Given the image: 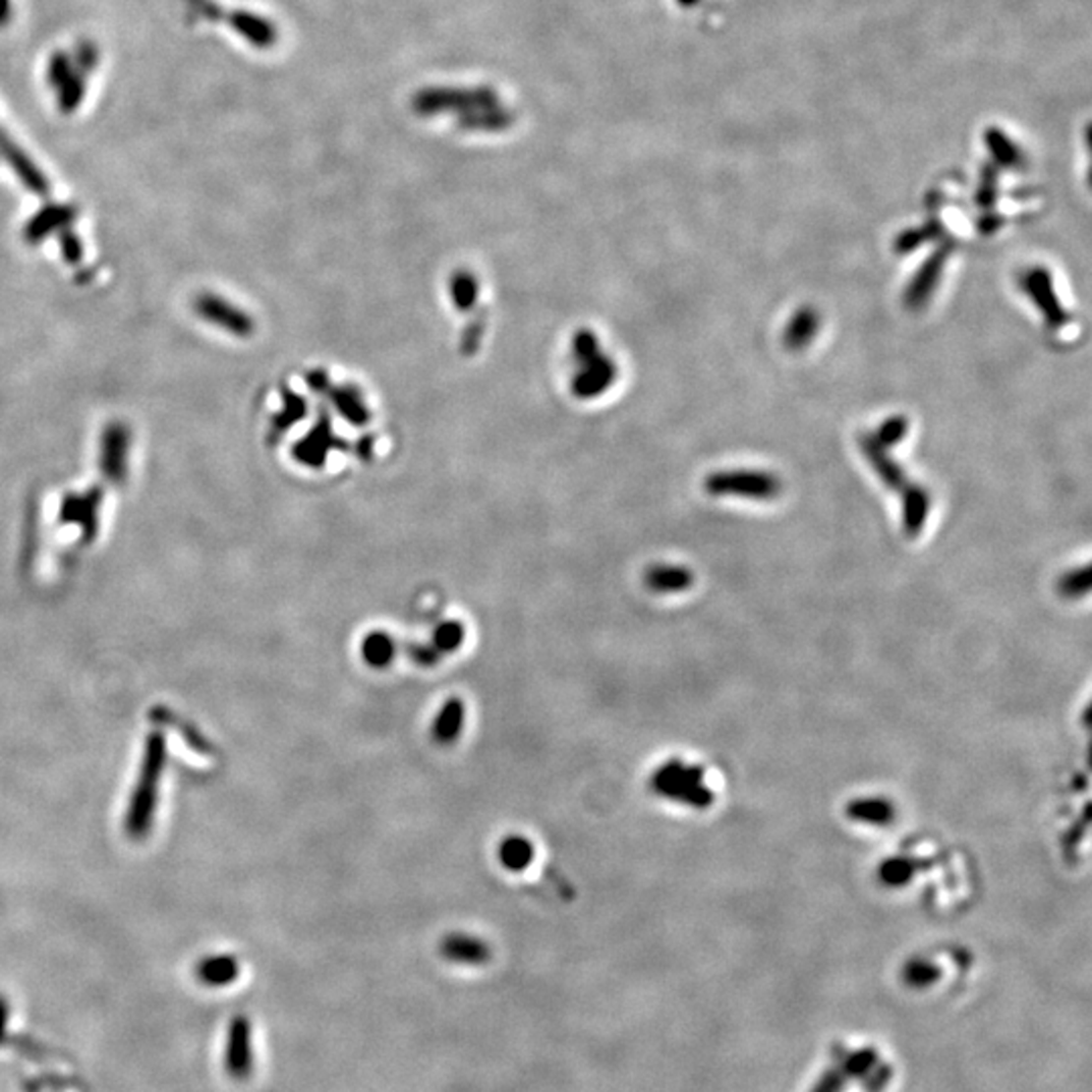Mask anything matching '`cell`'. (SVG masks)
<instances>
[{"instance_id": "21", "label": "cell", "mask_w": 1092, "mask_h": 1092, "mask_svg": "<svg viewBox=\"0 0 1092 1092\" xmlns=\"http://www.w3.org/2000/svg\"><path fill=\"white\" fill-rule=\"evenodd\" d=\"M909 434V419L905 415H893L888 417L874 434V438L878 440V444L882 448H893L897 444H901Z\"/></svg>"}, {"instance_id": "14", "label": "cell", "mask_w": 1092, "mask_h": 1092, "mask_svg": "<svg viewBox=\"0 0 1092 1092\" xmlns=\"http://www.w3.org/2000/svg\"><path fill=\"white\" fill-rule=\"evenodd\" d=\"M498 860L508 872H524L534 862V844L526 836L510 834L498 846Z\"/></svg>"}, {"instance_id": "9", "label": "cell", "mask_w": 1092, "mask_h": 1092, "mask_svg": "<svg viewBox=\"0 0 1092 1092\" xmlns=\"http://www.w3.org/2000/svg\"><path fill=\"white\" fill-rule=\"evenodd\" d=\"M466 727V702L462 698H450L442 704L432 735L440 745L456 743Z\"/></svg>"}, {"instance_id": "1", "label": "cell", "mask_w": 1092, "mask_h": 1092, "mask_svg": "<svg viewBox=\"0 0 1092 1092\" xmlns=\"http://www.w3.org/2000/svg\"><path fill=\"white\" fill-rule=\"evenodd\" d=\"M164 737L160 733H153L147 743V753L140 769L138 785L134 789L128 817H126V829L134 838H142L149 834L153 825V815L157 811L158 785L164 769Z\"/></svg>"}, {"instance_id": "15", "label": "cell", "mask_w": 1092, "mask_h": 1092, "mask_svg": "<svg viewBox=\"0 0 1092 1092\" xmlns=\"http://www.w3.org/2000/svg\"><path fill=\"white\" fill-rule=\"evenodd\" d=\"M397 655L395 639L385 631H370L360 641V657L368 668L385 670Z\"/></svg>"}, {"instance_id": "24", "label": "cell", "mask_w": 1092, "mask_h": 1092, "mask_svg": "<svg viewBox=\"0 0 1092 1092\" xmlns=\"http://www.w3.org/2000/svg\"><path fill=\"white\" fill-rule=\"evenodd\" d=\"M8 1018H10V1005H8V1001L0 995V1044H2L4 1038H6Z\"/></svg>"}, {"instance_id": "7", "label": "cell", "mask_w": 1092, "mask_h": 1092, "mask_svg": "<svg viewBox=\"0 0 1092 1092\" xmlns=\"http://www.w3.org/2000/svg\"><path fill=\"white\" fill-rule=\"evenodd\" d=\"M440 955L456 965L479 967L490 961L492 953L485 940L468 933H452L440 942Z\"/></svg>"}, {"instance_id": "23", "label": "cell", "mask_w": 1092, "mask_h": 1092, "mask_svg": "<svg viewBox=\"0 0 1092 1092\" xmlns=\"http://www.w3.org/2000/svg\"><path fill=\"white\" fill-rule=\"evenodd\" d=\"M1060 589L1065 595H1083L1089 591V567H1083L1079 571H1073L1069 573L1062 583H1060Z\"/></svg>"}, {"instance_id": "19", "label": "cell", "mask_w": 1092, "mask_h": 1092, "mask_svg": "<svg viewBox=\"0 0 1092 1092\" xmlns=\"http://www.w3.org/2000/svg\"><path fill=\"white\" fill-rule=\"evenodd\" d=\"M466 641V627L460 622H444L438 625L432 637V645L442 653H454L458 651Z\"/></svg>"}, {"instance_id": "20", "label": "cell", "mask_w": 1092, "mask_h": 1092, "mask_svg": "<svg viewBox=\"0 0 1092 1092\" xmlns=\"http://www.w3.org/2000/svg\"><path fill=\"white\" fill-rule=\"evenodd\" d=\"M942 233V227L938 221L933 223H927L925 227H919V229H909L905 233H901L897 239H895V251L897 253H911L915 249H919L923 243L927 241H933L936 237H940Z\"/></svg>"}, {"instance_id": "11", "label": "cell", "mask_w": 1092, "mask_h": 1092, "mask_svg": "<svg viewBox=\"0 0 1092 1092\" xmlns=\"http://www.w3.org/2000/svg\"><path fill=\"white\" fill-rule=\"evenodd\" d=\"M905 496H903V524H905V530L911 538L919 536V532L923 530L925 522H927V516H929V508H931V498L927 494L925 487L917 485V483H907L903 487Z\"/></svg>"}, {"instance_id": "3", "label": "cell", "mask_w": 1092, "mask_h": 1092, "mask_svg": "<svg viewBox=\"0 0 1092 1092\" xmlns=\"http://www.w3.org/2000/svg\"><path fill=\"white\" fill-rule=\"evenodd\" d=\"M255 1065L253 1054V1026L247 1016L239 1014L231 1020L225 1044V1069L231 1079L245 1081L251 1077Z\"/></svg>"}, {"instance_id": "10", "label": "cell", "mask_w": 1092, "mask_h": 1092, "mask_svg": "<svg viewBox=\"0 0 1092 1092\" xmlns=\"http://www.w3.org/2000/svg\"><path fill=\"white\" fill-rule=\"evenodd\" d=\"M128 458V434L124 427L114 425L106 432L102 444V468L112 479H122Z\"/></svg>"}, {"instance_id": "4", "label": "cell", "mask_w": 1092, "mask_h": 1092, "mask_svg": "<svg viewBox=\"0 0 1092 1092\" xmlns=\"http://www.w3.org/2000/svg\"><path fill=\"white\" fill-rule=\"evenodd\" d=\"M1020 286L1022 290L1030 296V300L1036 304V308L1040 310V313L1046 318L1048 326L1058 330V328H1065L1069 324V313L1062 308L1056 292H1054V284H1052V276L1046 268H1032L1028 272H1024L1020 276Z\"/></svg>"}, {"instance_id": "17", "label": "cell", "mask_w": 1092, "mask_h": 1092, "mask_svg": "<svg viewBox=\"0 0 1092 1092\" xmlns=\"http://www.w3.org/2000/svg\"><path fill=\"white\" fill-rule=\"evenodd\" d=\"M645 585L655 593H678L692 585V573L682 567L657 565L647 571Z\"/></svg>"}, {"instance_id": "6", "label": "cell", "mask_w": 1092, "mask_h": 1092, "mask_svg": "<svg viewBox=\"0 0 1092 1092\" xmlns=\"http://www.w3.org/2000/svg\"><path fill=\"white\" fill-rule=\"evenodd\" d=\"M953 251V245H940L938 249H935L929 260L919 268V272L915 274V278L911 280L907 292H905V304L909 310H921L929 298L933 296L938 282H940V274L946 266V260Z\"/></svg>"}, {"instance_id": "13", "label": "cell", "mask_w": 1092, "mask_h": 1092, "mask_svg": "<svg viewBox=\"0 0 1092 1092\" xmlns=\"http://www.w3.org/2000/svg\"><path fill=\"white\" fill-rule=\"evenodd\" d=\"M239 977V961L231 955L207 957L196 965V979L207 987H225Z\"/></svg>"}, {"instance_id": "2", "label": "cell", "mask_w": 1092, "mask_h": 1092, "mask_svg": "<svg viewBox=\"0 0 1092 1092\" xmlns=\"http://www.w3.org/2000/svg\"><path fill=\"white\" fill-rule=\"evenodd\" d=\"M704 490L710 496L773 500L780 496L781 481L773 473L765 471H716L706 477Z\"/></svg>"}, {"instance_id": "16", "label": "cell", "mask_w": 1092, "mask_h": 1092, "mask_svg": "<svg viewBox=\"0 0 1092 1092\" xmlns=\"http://www.w3.org/2000/svg\"><path fill=\"white\" fill-rule=\"evenodd\" d=\"M196 308L207 320H211L217 326H223V328H227V330H231L235 334L249 332V320L239 310H235L229 304H225L223 300H217L213 296H205V298H200L196 302Z\"/></svg>"}, {"instance_id": "18", "label": "cell", "mask_w": 1092, "mask_h": 1092, "mask_svg": "<svg viewBox=\"0 0 1092 1092\" xmlns=\"http://www.w3.org/2000/svg\"><path fill=\"white\" fill-rule=\"evenodd\" d=\"M96 508H98V498L96 500L92 498L67 500L63 506V520L81 524L85 534L90 536L96 530Z\"/></svg>"}, {"instance_id": "12", "label": "cell", "mask_w": 1092, "mask_h": 1092, "mask_svg": "<svg viewBox=\"0 0 1092 1092\" xmlns=\"http://www.w3.org/2000/svg\"><path fill=\"white\" fill-rule=\"evenodd\" d=\"M817 330H819V313L815 312L811 306H803L789 320L783 332V344L793 352L803 350L811 344Z\"/></svg>"}, {"instance_id": "22", "label": "cell", "mask_w": 1092, "mask_h": 1092, "mask_svg": "<svg viewBox=\"0 0 1092 1092\" xmlns=\"http://www.w3.org/2000/svg\"><path fill=\"white\" fill-rule=\"evenodd\" d=\"M407 653L411 657L413 664L421 666V668H436L442 659V653L432 645V641L427 643H411L407 647Z\"/></svg>"}, {"instance_id": "5", "label": "cell", "mask_w": 1092, "mask_h": 1092, "mask_svg": "<svg viewBox=\"0 0 1092 1092\" xmlns=\"http://www.w3.org/2000/svg\"><path fill=\"white\" fill-rule=\"evenodd\" d=\"M653 791L662 797L682 803H702L704 793L696 769L682 763H668L651 778Z\"/></svg>"}, {"instance_id": "8", "label": "cell", "mask_w": 1092, "mask_h": 1092, "mask_svg": "<svg viewBox=\"0 0 1092 1092\" xmlns=\"http://www.w3.org/2000/svg\"><path fill=\"white\" fill-rule=\"evenodd\" d=\"M860 448H862L864 458L870 462V466L878 473V477L886 483V487L899 492V490H903L907 485L905 471L888 456L886 448H882L878 444L874 434L860 436Z\"/></svg>"}]
</instances>
